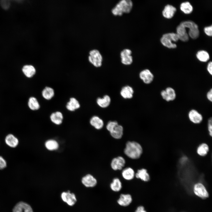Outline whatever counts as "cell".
<instances>
[{"label":"cell","mask_w":212,"mask_h":212,"mask_svg":"<svg viewBox=\"0 0 212 212\" xmlns=\"http://www.w3.org/2000/svg\"><path fill=\"white\" fill-rule=\"evenodd\" d=\"M204 31L205 34L208 36L211 37L212 35V25L207 26L204 28Z\"/></svg>","instance_id":"obj_38"},{"label":"cell","mask_w":212,"mask_h":212,"mask_svg":"<svg viewBox=\"0 0 212 212\" xmlns=\"http://www.w3.org/2000/svg\"><path fill=\"white\" fill-rule=\"evenodd\" d=\"M90 123L92 126L97 130L101 129L104 125L103 120L99 117L96 116H94L91 118Z\"/></svg>","instance_id":"obj_19"},{"label":"cell","mask_w":212,"mask_h":212,"mask_svg":"<svg viewBox=\"0 0 212 212\" xmlns=\"http://www.w3.org/2000/svg\"><path fill=\"white\" fill-rule=\"evenodd\" d=\"M207 69L208 72L211 75H212V62H210L207 66Z\"/></svg>","instance_id":"obj_42"},{"label":"cell","mask_w":212,"mask_h":212,"mask_svg":"<svg viewBox=\"0 0 212 212\" xmlns=\"http://www.w3.org/2000/svg\"><path fill=\"white\" fill-rule=\"evenodd\" d=\"M111 101L110 97L107 95H105L102 98L98 97L97 98V103L100 107L105 108L109 106L110 103Z\"/></svg>","instance_id":"obj_20"},{"label":"cell","mask_w":212,"mask_h":212,"mask_svg":"<svg viewBox=\"0 0 212 212\" xmlns=\"http://www.w3.org/2000/svg\"><path fill=\"white\" fill-rule=\"evenodd\" d=\"M89 62L96 67H100L102 64V57L100 52L97 49H93L89 52Z\"/></svg>","instance_id":"obj_4"},{"label":"cell","mask_w":212,"mask_h":212,"mask_svg":"<svg viewBox=\"0 0 212 212\" xmlns=\"http://www.w3.org/2000/svg\"><path fill=\"white\" fill-rule=\"evenodd\" d=\"M111 190L115 192H118L120 190L122 187L121 182L117 178H115L113 180L112 182L110 184Z\"/></svg>","instance_id":"obj_30"},{"label":"cell","mask_w":212,"mask_h":212,"mask_svg":"<svg viewBox=\"0 0 212 212\" xmlns=\"http://www.w3.org/2000/svg\"><path fill=\"white\" fill-rule=\"evenodd\" d=\"M209 150V148L206 143H202L198 147L197 150L198 154L200 156H204L207 154Z\"/></svg>","instance_id":"obj_34"},{"label":"cell","mask_w":212,"mask_h":212,"mask_svg":"<svg viewBox=\"0 0 212 212\" xmlns=\"http://www.w3.org/2000/svg\"><path fill=\"white\" fill-rule=\"evenodd\" d=\"M208 129L209 134L211 136H212V119L210 118L208 121Z\"/></svg>","instance_id":"obj_39"},{"label":"cell","mask_w":212,"mask_h":212,"mask_svg":"<svg viewBox=\"0 0 212 212\" xmlns=\"http://www.w3.org/2000/svg\"><path fill=\"white\" fill-rule=\"evenodd\" d=\"M180 9L183 12L186 14H191L193 10V6L188 1L182 3L180 5Z\"/></svg>","instance_id":"obj_28"},{"label":"cell","mask_w":212,"mask_h":212,"mask_svg":"<svg viewBox=\"0 0 212 212\" xmlns=\"http://www.w3.org/2000/svg\"><path fill=\"white\" fill-rule=\"evenodd\" d=\"M135 176L137 178L140 179L145 182L148 181L150 179V176L147 170L144 168L138 170Z\"/></svg>","instance_id":"obj_23"},{"label":"cell","mask_w":212,"mask_h":212,"mask_svg":"<svg viewBox=\"0 0 212 212\" xmlns=\"http://www.w3.org/2000/svg\"><path fill=\"white\" fill-rule=\"evenodd\" d=\"M135 212H147L143 206H140L138 207Z\"/></svg>","instance_id":"obj_43"},{"label":"cell","mask_w":212,"mask_h":212,"mask_svg":"<svg viewBox=\"0 0 212 212\" xmlns=\"http://www.w3.org/2000/svg\"><path fill=\"white\" fill-rule=\"evenodd\" d=\"M132 201V198L130 194H121L117 200V203L121 206H126L130 204Z\"/></svg>","instance_id":"obj_18"},{"label":"cell","mask_w":212,"mask_h":212,"mask_svg":"<svg viewBox=\"0 0 212 212\" xmlns=\"http://www.w3.org/2000/svg\"><path fill=\"white\" fill-rule=\"evenodd\" d=\"M125 163V161L122 157L119 156L115 158L112 160L111 166L114 170H121L124 166Z\"/></svg>","instance_id":"obj_11"},{"label":"cell","mask_w":212,"mask_h":212,"mask_svg":"<svg viewBox=\"0 0 212 212\" xmlns=\"http://www.w3.org/2000/svg\"><path fill=\"white\" fill-rule=\"evenodd\" d=\"M62 200L70 206L74 205L77 201V199L74 194L71 193L69 191L63 192L61 195Z\"/></svg>","instance_id":"obj_10"},{"label":"cell","mask_w":212,"mask_h":212,"mask_svg":"<svg viewBox=\"0 0 212 212\" xmlns=\"http://www.w3.org/2000/svg\"><path fill=\"white\" fill-rule=\"evenodd\" d=\"M132 52L130 49H123L120 53V57L122 63L126 65L131 64L133 62Z\"/></svg>","instance_id":"obj_7"},{"label":"cell","mask_w":212,"mask_h":212,"mask_svg":"<svg viewBox=\"0 0 212 212\" xmlns=\"http://www.w3.org/2000/svg\"><path fill=\"white\" fill-rule=\"evenodd\" d=\"M28 105L29 107L32 110H37L40 108V105L37 99L35 97H30L28 100Z\"/></svg>","instance_id":"obj_29"},{"label":"cell","mask_w":212,"mask_h":212,"mask_svg":"<svg viewBox=\"0 0 212 212\" xmlns=\"http://www.w3.org/2000/svg\"><path fill=\"white\" fill-rule=\"evenodd\" d=\"M43 97L46 99H51L54 96V91L53 89L49 87H46L42 91Z\"/></svg>","instance_id":"obj_32"},{"label":"cell","mask_w":212,"mask_h":212,"mask_svg":"<svg viewBox=\"0 0 212 212\" xmlns=\"http://www.w3.org/2000/svg\"><path fill=\"white\" fill-rule=\"evenodd\" d=\"M45 146L49 150H57L58 148L59 145L58 143L55 140H50L45 142Z\"/></svg>","instance_id":"obj_33"},{"label":"cell","mask_w":212,"mask_h":212,"mask_svg":"<svg viewBox=\"0 0 212 212\" xmlns=\"http://www.w3.org/2000/svg\"><path fill=\"white\" fill-rule=\"evenodd\" d=\"M5 141L9 146L12 148L16 147L19 143L18 139L12 134H9L6 136Z\"/></svg>","instance_id":"obj_21"},{"label":"cell","mask_w":212,"mask_h":212,"mask_svg":"<svg viewBox=\"0 0 212 212\" xmlns=\"http://www.w3.org/2000/svg\"><path fill=\"white\" fill-rule=\"evenodd\" d=\"M197 59L200 61L202 62H206L208 61L210 58V56L208 53L204 50H200L197 52L196 54Z\"/></svg>","instance_id":"obj_27"},{"label":"cell","mask_w":212,"mask_h":212,"mask_svg":"<svg viewBox=\"0 0 212 212\" xmlns=\"http://www.w3.org/2000/svg\"><path fill=\"white\" fill-rule=\"evenodd\" d=\"M134 170L130 167L124 169L122 171V175L123 178L127 180L132 179L135 176Z\"/></svg>","instance_id":"obj_24"},{"label":"cell","mask_w":212,"mask_h":212,"mask_svg":"<svg viewBox=\"0 0 212 212\" xmlns=\"http://www.w3.org/2000/svg\"><path fill=\"white\" fill-rule=\"evenodd\" d=\"M206 97L208 100L210 102L212 101V89L211 88L207 92Z\"/></svg>","instance_id":"obj_41"},{"label":"cell","mask_w":212,"mask_h":212,"mask_svg":"<svg viewBox=\"0 0 212 212\" xmlns=\"http://www.w3.org/2000/svg\"><path fill=\"white\" fill-rule=\"evenodd\" d=\"M140 78L146 84L151 83L153 81L154 77L153 73L148 69L141 71L139 73Z\"/></svg>","instance_id":"obj_9"},{"label":"cell","mask_w":212,"mask_h":212,"mask_svg":"<svg viewBox=\"0 0 212 212\" xmlns=\"http://www.w3.org/2000/svg\"><path fill=\"white\" fill-rule=\"evenodd\" d=\"M80 106L78 101L75 98L72 97L67 103L66 107L68 110L73 111L79 108Z\"/></svg>","instance_id":"obj_26"},{"label":"cell","mask_w":212,"mask_h":212,"mask_svg":"<svg viewBox=\"0 0 212 212\" xmlns=\"http://www.w3.org/2000/svg\"><path fill=\"white\" fill-rule=\"evenodd\" d=\"M13 211V212H33L29 205L23 202L17 203L14 207Z\"/></svg>","instance_id":"obj_13"},{"label":"cell","mask_w":212,"mask_h":212,"mask_svg":"<svg viewBox=\"0 0 212 212\" xmlns=\"http://www.w3.org/2000/svg\"><path fill=\"white\" fill-rule=\"evenodd\" d=\"M160 41L162 44L169 49H175L177 47L176 44L168 39L162 36L160 39Z\"/></svg>","instance_id":"obj_31"},{"label":"cell","mask_w":212,"mask_h":212,"mask_svg":"<svg viewBox=\"0 0 212 212\" xmlns=\"http://www.w3.org/2000/svg\"><path fill=\"white\" fill-rule=\"evenodd\" d=\"M82 184L87 187L95 186L97 183V180L92 175L88 174L83 177L82 180Z\"/></svg>","instance_id":"obj_14"},{"label":"cell","mask_w":212,"mask_h":212,"mask_svg":"<svg viewBox=\"0 0 212 212\" xmlns=\"http://www.w3.org/2000/svg\"><path fill=\"white\" fill-rule=\"evenodd\" d=\"M50 118L53 122L55 124L59 125L62 122L63 116L61 112L57 111L52 113Z\"/></svg>","instance_id":"obj_25"},{"label":"cell","mask_w":212,"mask_h":212,"mask_svg":"<svg viewBox=\"0 0 212 212\" xmlns=\"http://www.w3.org/2000/svg\"><path fill=\"white\" fill-rule=\"evenodd\" d=\"M22 71L24 75L28 78H31L35 74L36 72L34 67L30 65H26L24 66Z\"/></svg>","instance_id":"obj_22"},{"label":"cell","mask_w":212,"mask_h":212,"mask_svg":"<svg viewBox=\"0 0 212 212\" xmlns=\"http://www.w3.org/2000/svg\"><path fill=\"white\" fill-rule=\"evenodd\" d=\"M23 1L24 0H0V4L3 9L7 10L10 7L11 1H15L18 2H21Z\"/></svg>","instance_id":"obj_35"},{"label":"cell","mask_w":212,"mask_h":212,"mask_svg":"<svg viewBox=\"0 0 212 212\" xmlns=\"http://www.w3.org/2000/svg\"><path fill=\"white\" fill-rule=\"evenodd\" d=\"M125 155L132 159H137L140 158L143 153L141 146L135 141H129L126 144L124 150Z\"/></svg>","instance_id":"obj_1"},{"label":"cell","mask_w":212,"mask_h":212,"mask_svg":"<svg viewBox=\"0 0 212 212\" xmlns=\"http://www.w3.org/2000/svg\"><path fill=\"white\" fill-rule=\"evenodd\" d=\"M176 11V8L174 6L170 4L166 5L162 11L163 16L167 19L172 18Z\"/></svg>","instance_id":"obj_15"},{"label":"cell","mask_w":212,"mask_h":212,"mask_svg":"<svg viewBox=\"0 0 212 212\" xmlns=\"http://www.w3.org/2000/svg\"><path fill=\"white\" fill-rule=\"evenodd\" d=\"M118 124V123L116 121H110L108 122L107 125L106 129L107 130L110 132L114 127Z\"/></svg>","instance_id":"obj_37"},{"label":"cell","mask_w":212,"mask_h":212,"mask_svg":"<svg viewBox=\"0 0 212 212\" xmlns=\"http://www.w3.org/2000/svg\"><path fill=\"white\" fill-rule=\"evenodd\" d=\"M160 94L162 98L167 102L174 100L176 97L175 90L171 87H168L165 90H162Z\"/></svg>","instance_id":"obj_6"},{"label":"cell","mask_w":212,"mask_h":212,"mask_svg":"<svg viewBox=\"0 0 212 212\" xmlns=\"http://www.w3.org/2000/svg\"><path fill=\"white\" fill-rule=\"evenodd\" d=\"M193 191L196 196L202 199H206L209 196V193L206 188L201 183H197L194 185Z\"/></svg>","instance_id":"obj_5"},{"label":"cell","mask_w":212,"mask_h":212,"mask_svg":"<svg viewBox=\"0 0 212 212\" xmlns=\"http://www.w3.org/2000/svg\"><path fill=\"white\" fill-rule=\"evenodd\" d=\"M6 166V163L3 158L0 156V170L5 168Z\"/></svg>","instance_id":"obj_40"},{"label":"cell","mask_w":212,"mask_h":212,"mask_svg":"<svg viewBox=\"0 0 212 212\" xmlns=\"http://www.w3.org/2000/svg\"><path fill=\"white\" fill-rule=\"evenodd\" d=\"M162 36L168 39L172 42H176L179 40L178 36L176 33H167L163 34Z\"/></svg>","instance_id":"obj_36"},{"label":"cell","mask_w":212,"mask_h":212,"mask_svg":"<svg viewBox=\"0 0 212 212\" xmlns=\"http://www.w3.org/2000/svg\"><path fill=\"white\" fill-rule=\"evenodd\" d=\"M133 5L131 0H120L112 9V13L115 16H121L124 13H129Z\"/></svg>","instance_id":"obj_2"},{"label":"cell","mask_w":212,"mask_h":212,"mask_svg":"<svg viewBox=\"0 0 212 212\" xmlns=\"http://www.w3.org/2000/svg\"><path fill=\"white\" fill-rule=\"evenodd\" d=\"M183 26L188 29V33L189 37L193 39L197 38L199 35V31L198 25L191 21H186L180 23Z\"/></svg>","instance_id":"obj_3"},{"label":"cell","mask_w":212,"mask_h":212,"mask_svg":"<svg viewBox=\"0 0 212 212\" xmlns=\"http://www.w3.org/2000/svg\"><path fill=\"white\" fill-rule=\"evenodd\" d=\"M134 92L133 90L131 87L127 85L122 88L120 94L124 98L130 99L132 97Z\"/></svg>","instance_id":"obj_17"},{"label":"cell","mask_w":212,"mask_h":212,"mask_svg":"<svg viewBox=\"0 0 212 212\" xmlns=\"http://www.w3.org/2000/svg\"></svg>","instance_id":"obj_44"},{"label":"cell","mask_w":212,"mask_h":212,"mask_svg":"<svg viewBox=\"0 0 212 212\" xmlns=\"http://www.w3.org/2000/svg\"><path fill=\"white\" fill-rule=\"evenodd\" d=\"M176 29V33L178 36L179 40L183 42H186L189 40V36L186 29L180 23L177 26Z\"/></svg>","instance_id":"obj_12"},{"label":"cell","mask_w":212,"mask_h":212,"mask_svg":"<svg viewBox=\"0 0 212 212\" xmlns=\"http://www.w3.org/2000/svg\"><path fill=\"white\" fill-rule=\"evenodd\" d=\"M188 116L190 121L194 124H200L203 120V117L202 115L194 109H191L189 111Z\"/></svg>","instance_id":"obj_8"},{"label":"cell","mask_w":212,"mask_h":212,"mask_svg":"<svg viewBox=\"0 0 212 212\" xmlns=\"http://www.w3.org/2000/svg\"><path fill=\"white\" fill-rule=\"evenodd\" d=\"M123 127L118 124L114 127L109 132L111 136L116 139L121 138L123 134Z\"/></svg>","instance_id":"obj_16"}]
</instances>
